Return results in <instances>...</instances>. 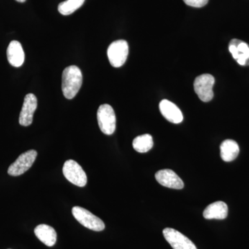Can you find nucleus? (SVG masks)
<instances>
[{
  "label": "nucleus",
  "mask_w": 249,
  "mask_h": 249,
  "mask_svg": "<svg viewBox=\"0 0 249 249\" xmlns=\"http://www.w3.org/2000/svg\"><path fill=\"white\" fill-rule=\"evenodd\" d=\"M83 84V74L75 65L67 67L62 73V90L64 96L67 99H73Z\"/></svg>",
  "instance_id": "nucleus-1"
},
{
  "label": "nucleus",
  "mask_w": 249,
  "mask_h": 249,
  "mask_svg": "<svg viewBox=\"0 0 249 249\" xmlns=\"http://www.w3.org/2000/svg\"><path fill=\"white\" fill-rule=\"evenodd\" d=\"M72 214L80 224L90 230L102 231L106 228L104 222L99 217L80 206H74L72 209Z\"/></svg>",
  "instance_id": "nucleus-2"
},
{
  "label": "nucleus",
  "mask_w": 249,
  "mask_h": 249,
  "mask_svg": "<svg viewBox=\"0 0 249 249\" xmlns=\"http://www.w3.org/2000/svg\"><path fill=\"white\" fill-rule=\"evenodd\" d=\"M98 124L103 134L111 135L116 130V118L112 107L108 104L101 105L97 111Z\"/></svg>",
  "instance_id": "nucleus-3"
},
{
  "label": "nucleus",
  "mask_w": 249,
  "mask_h": 249,
  "mask_svg": "<svg viewBox=\"0 0 249 249\" xmlns=\"http://www.w3.org/2000/svg\"><path fill=\"white\" fill-rule=\"evenodd\" d=\"M128 53V44L125 40H119L113 42L107 49V57L111 66H123L127 60Z\"/></svg>",
  "instance_id": "nucleus-4"
},
{
  "label": "nucleus",
  "mask_w": 249,
  "mask_h": 249,
  "mask_svg": "<svg viewBox=\"0 0 249 249\" xmlns=\"http://www.w3.org/2000/svg\"><path fill=\"white\" fill-rule=\"evenodd\" d=\"M62 173L70 182L77 186L84 187L88 182L86 173L75 160H66L62 168Z\"/></svg>",
  "instance_id": "nucleus-5"
},
{
  "label": "nucleus",
  "mask_w": 249,
  "mask_h": 249,
  "mask_svg": "<svg viewBox=\"0 0 249 249\" xmlns=\"http://www.w3.org/2000/svg\"><path fill=\"white\" fill-rule=\"evenodd\" d=\"M214 77L211 74H202L196 77L194 82V89L198 97L203 102H209L214 96Z\"/></svg>",
  "instance_id": "nucleus-6"
},
{
  "label": "nucleus",
  "mask_w": 249,
  "mask_h": 249,
  "mask_svg": "<svg viewBox=\"0 0 249 249\" xmlns=\"http://www.w3.org/2000/svg\"><path fill=\"white\" fill-rule=\"evenodd\" d=\"M37 152L30 150L19 156L14 163L10 165L8 173L13 177H18L27 172L34 164Z\"/></svg>",
  "instance_id": "nucleus-7"
},
{
  "label": "nucleus",
  "mask_w": 249,
  "mask_h": 249,
  "mask_svg": "<svg viewBox=\"0 0 249 249\" xmlns=\"http://www.w3.org/2000/svg\"><path fill=\"white\" fill-rule=\"evenodd\" d=\"M163 236L173 249H197L186 236L171 228L163 229Z\"/></svg>",
  "instance_id": "nucleus-8"
},
{
  "label": "nucleus",
  "mask_w": 249,
  "mask_h": 249,
  "mask_svg": "<svg viewBox=\"0 0 249 249\" xmlns=\"http://www.w3.org/2000/svg\"><path fill=\"white\" fill-rule=\"evenodd\" d=\"M37 107V101L35 95L33 93L26 95L22 110L19 114V123L21 125L27 127L32 124L34 112Z\"/></svg>",
  "instance_id": "nucleus-9"
},
{
  "label": "nucleus",
  "mask_w": 249,
  "mask_h": 249,
  "mask_svg": "<svg viewBox=\"0 0 249 249\" xmlns=\"http://www.w3.org/2000/svg\"><path fill=\"white\" fill-rule=\"evenodd\" d=\"M229 50L232 58L241 66L249 65V46L243 41L232 39L229 45Z\"/></svg>",
  "instance_id": "nucleus-10"
},
{
  "label": "nucleus",
  "mask_w": 249,
  "mask_h": 249,
  "mask_svg": "<svg viewBox=\"0 0 249 249\" xmlns=\"http://www.w3.org/2000/svg\"><path fill=\"white\" fill-rule=\"evenodd\" d=\"M155 178L160 184L166 188L181 190L184 187V183L181 178L171 170H160L156 173Z\"/></svg>",
  "instance_id": "nucleus-11"
},
{
  "label": "nucleus",
  "mask_w": 249,
  "mask_h": 249,
  "mask_svg": "<svg viewBox=\"0 0 249 249\" xmlns=\"http://www.w3.org/2000/svg\"><path fill=\"white\" fill-rule=\"evenodd\" d=\"M160 109L163 117L169 122L175 124L182 122L183 120L182 112L173 103L166 99L163 100L160 103Z\"/></svg>",
  "instance_id": "nucleus-12"
},
{
  "label": "nucleus",
  "mask_w": 249,
  "mask_h": 249,
  "mask_svg": "<svg viewBox=\"0 0 249 249\" xmlns=\"http://www.w3.org/2000/svg\"><path fill=\"white\" fill-rule=\"evenodd\" d=\"M6 54L8 61L12 66L19 67L24 63L25 55L22 45L18 41L14 40L10 42Z\"/></svg>",
  "instance_id": "nucleus-13"
},
{
  "label": "nucleus",
  "mask_w": 249,
  "mask_h": 249,
  "mask_svg": "<svg viewBox=\"0 0 249 249\" xmlns=\"http://www.w3.org/2000/svg\"><path fill=\"white\" fill-rule=\"evenodd\" d=\"M206 219H224L228 216V206L224 201H216L209 205L203 213Z\"/></svg>",
  "instance_id": "nucleus-14"
},
{
  "label": "nucleus",
  "mask_w": 249,
  "mask_h": 249,
  "mask_svg": "<svg viewBox=\"0 0 249 249\" xmlns=\"http://www.w3.org/2000/svg\"><path fill=\"white\" fill-rule=\"evenodd\" d=\"M35 235L45 245L53 247L57 240V234L54 229L47 224H40L34 230Z\"/></svg>",
  "instance_id": "nucleus-15"
},
{
  "label": "nucleus",
  "mask_w": 249,
  "mask_h": 249,
  "mask_svg": "<svg viewBox=\"0 0 249 249\" xmlns=\"http://www.w3.org/2000/svg\"><path fill=\"white\" fill-rule=\"evenodd\" d=\"M240 153V147L235 141L227 139L220 145L221 158L226 162L235 160Z\"/></svg>",
  "instance_id": "nucleus-16"
},
{
  "label": "nucleus",
  "mask_w": 249,
  "mask_h": 249,
  "mask_svg": "<svg viewBox=\"0 0 249 249\" xmlns=\"http://www.w3.org/2000/svg\"><path fill=\"white\" fill-rule=\"evenodd\" d=\"M154 142L150 134H145L139 136L134 139L132 146L136 151L139 153H145L151 150L153 147Z\"/></svg>",
  "instance_id": "nucleus-17"
},
{
  "label": "nucleus",
  "mask_w": 249,
  "mask_h": 249,
  "mask_svg": "<svg viewBox=\"0 0 249 249\" xmlns=\"http://www.w3.org/2000/svg\"><path fill=\"white\" fill-rule=\"evenodd\" d=\"M85 0H67L58 5V11L62 16H70L80 9Z\"/></svg>",
  "instance_id": "nucleus-18"
},
{
  "label": "nucleus",
  "mask_w": 249,
  "mask_h": 249,
  "mask_svg": "<svg viewBox=\"0 0 249 249\" xmlns=\"http://www.w3.org/2000/svg\"><path fill=\"white\" fill-rule=\"evenodd\" d=\"M183 1L188 6L195 8L203 7L209 2V0H183Z\"/></svg>",
  "instance_id": "nucleus-19"
},
{
  "label": "nucleus",
  "mask_w": 249,
  "mask_h": 249,
  "mask_svg": "<svg viewBox=\"0 0 249 249\" xmlns=\"http://www.w3.org/2000/svg\"><path fill=\"white\" fill-rule=\"evenodd\" d=\"M16 1H18V2L23 3L26 1V0H16Z\"/></svg>",
  "instance_id": "nucleus-20"
}]
</instances>
